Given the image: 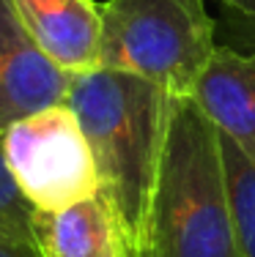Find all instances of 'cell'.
I'll list each match as a JSON object with an SVG mask.
<instances>
[{"mask_svg":"<svg viewBox=\"0 0 255 257\" xmlns=\"http://www.w3.org/2000/svg\"><path fill=\"white\" fill-rule=\"evenodd\" d=\"M66 104L91 145L99 194L135 252L159 173L173 96L135 74L94 69L74 74Z\"/></svg>","mask_w":255,"mask_h":257,"instance_id":"obj_1","label":"cell"},{"mask_svg":"<svg viewBox=\"0 0 255 257\" xmlns=\"http://www.w3.org/2000/svg\"><path fill=\"white\" fill-rule=\"evenodd\" d=\"M132 257H239L222 140L192 96L170 107L159 173Z\"/></svg>","mask_w":255,"mask_h":257,"instance_id":"obj_2","label":"cell"},{"mask_svg":"<svg viewBox=\"0 0 255 257\" xmlns=\"http://www.w3.org/2000/svg\"><path fill=\"white\" fill-rule=\"evenodd\" d=\"M214 52V20L203 0L102 3L99 69L135 74L181 99L195 93Z\"/></svg>","mask_w":255,"mask_h":257,"instance_id":"obj_3","label":"cell"},{"mask_svg":"<svg viewBox=\"0 0 255 257\" xmlns=\"http://www.w3.org/2000/svg\"><path fill=\"white\" fill-rule=\"evenodd\" d=\"M0 140L11 173L36 211L52 213L99 194L94 154L69 104L17 120Z\"/></svg>","mask_w":255,"mask_h":257,"instance_id":"obj_4","label":"cell"},{"mask_svg":"<svg viewBox=\"0 0 255 257\" xmlns=\"http://www.w3.org/2000/svg\"><path fill=\"white\" fill-rule=\"evenodd\" d=\"M71 79L30 39L11 0H0V137L17 120L66 104Z\"/></svg>","mask_w":255,"mask_h":257,"instance_id":"obj_5","label":"cell"},{"mask_svg":"<svg viewBox=\"0 0 255 257\" xmlns=\"http://www.w3.org/2000/svg\"><path fill=\"white\" fill-rule=\"evenodd\" d=\"M20 22L39 50L66 69L85 74L99 69L102 6L94 0H11Z\"/></svg>","mask_w":255,"mask_h":257,"instance_id":"obj_6","label":"cell"},{"mask_svg":"<svg viewBox=\"0 0 255 257\" xmlns=\"http://www.w3.org/2000/svg\"><path fill=\"white\" fill-rule=\"evenodd\" d=\"M192 99L217 132L255 162V52L217 47Z\"/></svg>","mask_w":255,"mask_h":257,"instance_id":"obj_7","label":"cell"},{"mask_svg":"<svg viewBox=\"0 0 255 257\" xmlns=\"http://www.w3.org/2000/svg\"><path fill=\"white\" fill-rule=\"evenodd\" d=\"M33 235L41 257H132L102 194L52 213L36 211Z\"/></svg>","mask_w":255,"mask_h":257,"instance_id":"obj_8","label":"cell"},{"mask_svg":"<svg viewBox=\"0 0 255 257\" xmlns=\"http://www.w3.org/2000/svg\"><path fill=\"white\" fill-rule=\"evenodd\" d=\"M222 140V162L228 175L230 211H233V227L239 257H255V162H250L230 140Z\"/></svg>","mask_w":255,"mask_h":257,"instance_id":"obj_9","label":"cell"},{"mask_svg":"<svg viewBox=\"0 0 255 257\" xmlns=\"http://www.w3.org/2000/svg\"><path fill=\"white\" fill-rule=\"evenodd\" d=\"M33 222L36 205L25 197V192L17 183L3 151V140H0V238L17 243H36Z\"/></svg>","mask_w":255,"mask_h":257,"instance_id":"obj_10","label":"cell"},{"mask_svg":"<svg viewBox=\"0 0 255 257\" xmlns=\"http://www.w3.org/2000/svg\"><path fill=\"white\" fill-rule=\"evenodd\" d=\"M0 257H41L36 243H17L0 238Z\"/></svg>","mask_w":255,"mask_h":257,"instance_id":"obj_11","label":"cell"},{"mask_svg":"<svg viewBox=\"0 0 255 257\" xmlns=\"http://www.w3.org/2000/svg\"><path fill=\"white\" fill-rule=\"evenodd\" d=\"M217 3H222L228 11L239 14L241 20L255 22V0H217Z\"/></svg>","mask_w":255,"mask_h":257,"instance_id":"obj_12","label":"cell"}]
</instances>
